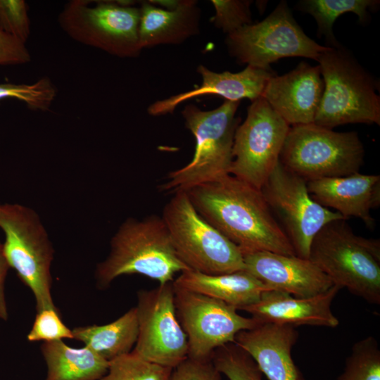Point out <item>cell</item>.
Here are the masks:
<instances>
[{"label":"cell","instance_id":"26","mask_svg":"<svg viewBox=\"0 0 380 380\" xmlns=\"http://www.w3.org/2000/svg\"><path fill=\"white\" fill-rule=\"evenodd\" d=\"M172 371L130 352L109 361L106 373L97 380H170Z\"/></svg>","mask_w":380,"mask_h":380},{"label":"cell","instance_id":"9","mask_svg":"<svg viewBox=\"0 0 380 380\" xmlns=\"http://www.w3.org/2000/svg\"><path fill=\"white\" fill-rule=\"evenodd\" d=\"M72 0L58 15L63 30L72 39L119 58H134L139 42V8L132 1Z\"/></svg>","mask_w":380,"mask_h":380},{"label":"cell","instance_id":"10","mask_svg":"<svg viewBox=\"0 0 380 380\" xmlns=\"http://www.w3.org/2000/svg\"><path fill=\"white\" fill-rule=\"evenodd\" d=\"M231 56L241 63L270 70V65L286 57H304L317 61L328 46L310 39L281 1L263 20L245 25L227 35Z\"/></svg>","mask_w":380,"mask_h":380},{"label":"cell","instance_id":"33","mask_svg":"<svg viewBox=\"0 0 380 380\" xmlns=\"http://www.w3.org/2000/svg\"><path fill=\"white\" fill-rule=\"evenodd\" d=\"M170 380H222L210 359L187 357L172 369Z\"/></svg>","mask_w":380,"mask_h":380},{"label":"cell","instance_id":"30","mask_svg":"<svg viewBox=\"0 0 380 380\" xmlns=\"http://www.w3.org/2000/svg\"><path fill=\"white\" fill-rule=\"evenodd\" d=\"M215 15L211 18L214 25L229 34L241 27L252 24L248 0H212Z\"/></svg>","mask_w":380,"mask_h":380},{"label":"cell","instance_id":"16","mask_svg":"<svg viewBox=\"0 0 380 380\" xmlns=\"http://www.w3.org/2000/svg\"><path fill=\"white\" fill-rule=\"evenodd\" d=\"M319 65L302 61L288 73L271 77L261 96L289 125L314 122L324 91Z\"/></svg>","mask_w":380,"mask_h":380},{"label":"cell","instance_id":"18","mask_svg":"<svg viewBox=\"0 0 380 380\" xmlns=\"http://www.w3.org/2000/svg\"><path fill=\"white\" fill-rule=\"evenodd\" d=\"M312 198L324 208H332L346 220L360 219L369 229L375 221L371 210L380 205V176L360 172L307 182Z\"/></svg>","mask_w":380,"mask_h":380},{"label":"cell","instance_id":"36","mask_svg":"<svg viewBox=\"0 0 380 380\" xmlns=\"http://www.w3.org/2000/svg\"><path fill=\"white\" fill-rule=\"evenodd\" d=\"M151 4L165 9L167 11H174L182 5L184 0H149Z\"/></svg>","mask_w":380,"mask_h":380},{"label":"cell","instance_id":"6","mask_svg":"<svg viewBox=\"0 0 380 380\" xmlns=\"http://www.w3.org/2000/svg\"><path fill=\"white\" fill-rule=\"evenodd\" d=\"M173 194L161 217L179 258L208 274L245 270L240 249L201 217L186 191Z\"/></svg>","mask_w":380,"mask_h":380},{"label":"cell","instance_id":"28","mask_svg":"<svg viewBox=\"0 0 380 380\" xmlns=\"http://www.w3.org/2000/svg\"><path fill=\"white\" fill-rule=\"evenodd\" d=\"M338 380H380V350L373 336L354 343Z\"/></svg>","mask_w":380,"mask_h":380},{"label":"cell","instance_id":"15","mask_svg":"<svg viewBox=\"0 0 380 380\" xmlns=\"http://www.w3.org/2000/svg\"><path fill=\"white\" fill-rule=\"evenodd\" d=\"M243 258L245 270L272 290L308 298L334 285L310 259L266 251L243 253Z\"/></svg>","mask_w":380,"mask_h":380},{"label":"cell","instance_id":"20","mask_svg":"<svg viewBox=\"0 0 380 380\" xmlns=\"http://www.w3.org/2000/svg\"><path fill=\"white\" fill-rule=\"evenodd\" d=\"M202 83L196 88L151 104L147 110L152 116L172 113L181 103L194 98L217 95L227 101H240L248 99L251 101L261 96L268 80L274 75L270 70L247 65L239 72L224 71L215 72L203 65L197 68Z\"/></svg>","mask_w":380,"mask_h":380},{"label":"cell","instance_id":"2","mask_svg":"<svg viewBox=\"0 0 380 380\" xmlns=\"http://www.w3.org/2000/svg\"><path fill=\"white\" fill-rule=\"evenodd\" d=\"M190 270L177 256L162 217L151 215L125 221L110 241L107 258L98 264L97 286L106 289L117 277L137 274L159 284Z\"/></svg>","mask_w":380,"mask_h":380},{"label":"cell","instance_id":"5","mask_svg":"<svg viewBox=\"0 0 380 380\" xmlns=\"http://www.w3.org/2000/svg\"><path fill=\"white\" fill-rule=\"evenodd\" d=\"M317 61L324 87L313 123L331 129L348 123L379 125L375 82L356 59L338 46L327 47Z\"/></svg>","mask_w":380,"mask_h":380},{"label":"cell","instance_id":"11","mask_svg":"<svg viewBox=\"0 0 380 380\" xmlns=\"http://www.w3.org/2000/svg\"><path fill=\"white\" fill-rule=\"evenodd\" d=\"M260 191L300 258L309 259L312 239L325 224L346 220L338 213L314 201L307 181L287 169L280 160Z\"/></svg>","mask_w":380,"mask_h":380},{"label":"cell","instance_id":"14","mask_svg":"<svg viewBox=\"0 0 380 380\" xmlns=\"http://www.w3.org/2000/svg\"><path fill=\"white\" fill-rule=\"evenodd\" d=\"M138 337L132 352L175 368L188 357V341L177 316L173 284L137 292Z\"/></svg>","mask_w":380,"mask_h":380},{"label":"cell","instance_id":"12","mask_svg":"<svg viewBox=\"0 0 380 380\" xmlns=\"http://www.w3.org/2000/svg\"><path fill=\"white\" fill-rule=\"evenodd\" d=\"M290 127L262 96L253 101L234 134L230 175L260 190L279 161Z\"/></svg>","mask_w":380,"mask_h":380},{"label":"cell","instance_id":"3","mask_svg":"<svg viewBox=\"0 0 380 380\" xmlns=\"http://www.w3.org/2000/svg\"><path fill=\"white\" fill-rule=\"evenodd\" d=\"M240 101L225 100L218 108L203 110L194 104L182 111L185 127L195 139L191 160L170 172L160 185L162 191L175 193L215 181L230 175L233 144L239 118L236 113Z\"/></svg>","mask_w":380,"mask_h":380},{"label":"cell","instance_id":"1","mask_svg":"<svg viewBox=\"0 0 380 380\" xmlns=\"http://www.w3.org/2000/svg\"><path fill=\"white\" fill-rule=\"evenodd\" d=\"M186 192L201 217L242 254L266 251L296 255L260 189L227 175Z\"/></svg>","mask_w":380,"mask_h":380},{"label":"cell","instance_id":"19","mask_svg":"<svg viewBox=\"0 0 380 380\" xmlns=\"http://www.w3.org/2000/svg\"><path fill=\"white\" fill-rule=\"evenodd\" d=\"M298 338L293 326L260 323L239 332L234 343L252 357L268 380H303L291 357Z\"/></svg>","mask_w":380,"mask_h":380},{"label":"cell","instance_id":"35","mask_svg":"<svg viewBox=\"0 0 380 380\" xmlns=\"http://www.w3.org/2000/svg\"><path fill=\"white\" fill-rule=\"evenodd\" d=\"M10 268L3 251L2 244L0 243V318L6 320L8 312L4 297V281Z\"/></svg>","mask_w":380,"mask_h":380},{"label":"cell","instance_id":"8","mask_svg":"<svg viewBox=\"0 0 380 380\" xmlns=\"http://www.w3.org/2000/svg\"><path fill=\"white\" fill-rule=\"evenodd\" d=\"M0 228L6 261L32 292L37 312L56 308L51 293L53 248L37 214L18 204L0 205Z\"/></svg>","mask_w":380,"mask_h":380},{"label":"cell","instance_id":"22","mask_svg":"<svg viewBox=\"0 0 380 380\" xmlns=\"http://www.w3.org/2000/svg\"><path fill=\"white\" fill-rule=\"evenodd\" d=\"M173 283L185 289L223 301L237 310L258 301L263 291L272 290L246 270L208 274L187 270L179 273Z\"/></svg>","mask_w":380,"mask_h":380},{"label":"cell","instance_id":"31","mask_svg":"<svg viewBox=\"0 0 380 380\" xmlns=\"http://www.w3.org/2000/svg\"><path fill=\"white\" fill-rule=\"evenodd\" d=\"M27 338L30 342H50L73 338V335L72 330L63 322L59 310L56 308L37 312Z\"/></svg>","mask_w":380,"mask_h":380},{"label":"cell","instance_id":"23","mask_svg":"<svg viewBox=\"0 0 380 380\" xmlns=\"http://www.w3.org/2000/svg\"><path fill=\"white\" fill-rule=\"evenodd\" d=\"M47 367L45 380H97L109 362L87 346L72 348L63 341L44 342L40 347Z\"/></svg>","mask_w":380,"mask_h":380},{"label":"cell","instance_id":"21","mask_svg":"<svg viewBox=\"0 0 380 380\" xmlns=\"http://www.w3.org/2000/svg\"><path fill=\"white\" fill-rule=\"evenodd\" d=\"M194 0H184L174 11L157 7L148 1L139 8V42L141 49L179 44L199 32L201 10Z\"/></svg>","mask_w":380,"mask_h":380},{"label":"cell","instance_id":"32","mask_svg":"<svg viewBox=\"0 0 380 380\" xmlns=\"http://www.w3.org/2000/svg\"><path fill=\"white\" fill-rule=\"evenodd\" d=\"M27 10L23 0H0V27L25 44L30 34Z\"/></svg>","mask_w":380,"mask_h":380},{"label":"cell","instance_id":"25","mask_svg":"<svg viewBox=\"0 0 380 380\" xmlns=\"http://www.w3.org/2000/svg\"><path fill=\"white\" fill-rule=\"evenodd\" d=\"M376 0H303L298 4V9L310 14L317 24L319 37L324 35L328 47L340 46L333 34V25L338 17L352 12L360 22H365L368 10L376 8Z\"/></svg>","mask_w":380,"mask_h":380},{"label":"cell","instance_id":"29","mask_svg":"<svg viewBox=\"0 0 380 380\" xmlns=\"http://www.w3.org/2000/svg\"><path fill=\"white\" fill-rule=\"evenodd\" d=\"M56 96V89L47 77L32 84H0V100L15 99L33 110H48Z\"/></svg>","mask_w":380,"mask_h":380},{"label":"cell","instance_id":"34","mask_svg":"<svg viewBox=\"0 0 380 380\" xmlns=\"http://www.w3.org/2000/svg\"><path fill=\"white\" fill-rule=\"evenodd\" d=\"M31 61L25 44L0 27V65H21Z\"/></svg>","mask_w":380,"mask_h":380},{"label":"cell","instance_id":"27","mask_svg":"<svg viewBox=\"0 0 380 380\" xmlns=\"http://www.w3.org/2000/svg\"><path fill=\"white\" fill-rule=\"evenodd\" d=\"M211 360L229 380H262V373L252 357L235 343L215 350Z\"/></svg>","mask_w":380,"mask_h":380},{"label":"cell","instance_id":"13","mask_svg":"<svg viewBox=\"0 0 380 380\" xmlns=\"http://www.w3.org/2000/svg\"><path fill=\"white\" fill-rule=\"evenodd\" d=\"M172 284L177 316L187 337L189 357L210 359L215 349L234 343L239 332L261 323L239 315L223 301Z\"/></svg>","mask_w":380,"mask_h":380},{"label":"cell","instance_id":"7","mask_svg":"<svg viewBox=\"0 0 380 380\" xmlns=\"http://www.w3.org/2000/svg\"><path fill=\"white\" fill-rule=\"evenodd\" d=\"M364 156L356 132H335L310 123L290 127L279 160L308 182L360 172Z\"/></svg>","mask_w":380,"mask_h":380},{"label":"cell","instance_id":"17","mask_svg":"<svg viewBox=\"0 0 380 380\" xmlns=\"http://www.w3.org/2000/svg\"><path fill=\"white\" fill-rule=\"evenodd\" d=\"M340 289L333 285L327 291L308 298L267 290L262 292L258 301L241 310L250 313L261 323L334 328L339 324V321L333 314L331 305Z\"/></svg>","mask_w":380,"mask_h":380},{"label":"cell","instance_id":"4","mask_svg":"<svg viewBox=\"0 0 380 380\" xmlns=\"http://www.w3.org/2000/svg\"><path fill=\"white\" fill-rule=\"evenodd\" d=\"M309 259L340 289L380 303V241L356 235L346 220L325 224L311 243Z\"/></svg>","mask_w":380,"mask_h":380},{"label":"cell","instance_id":"24","mask_svg":"<svg viewBox=\"0 0 380 380\" xmlns=\"http://www.w3.org/2000/svg\"><path fill=\"white\" fill-rule=\"evenodd\" d=\"M73 338L106 360L132 352L138 337L136 307L132 308L113 322L103 325H87L72 329Z\"/></svg>","mask_w":380,"mask_h":380}]
</instances>
